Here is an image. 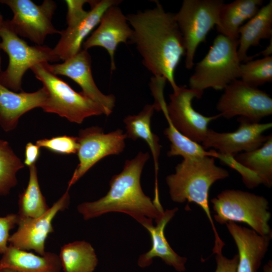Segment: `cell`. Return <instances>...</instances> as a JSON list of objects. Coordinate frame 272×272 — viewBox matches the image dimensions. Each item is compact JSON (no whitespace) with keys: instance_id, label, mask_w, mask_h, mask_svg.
<instances>
[{"instance_id":"1","label":"cell","mask_w":272,"mask_h":272,"mask_svg":"<svg viewBox=\"0 0 272 272\" xmlns=\"http://www.w3.org/2000/svg\"><path fill=\"white\" fill-rule=\"evenodd\" d=\"M155 3L153 9L126 16L132 30L128 42L135 45L147 70L154 77L164 78L174 91L179 87L175 71L185 54L184 41L175 14Z\"/></svg>"},{"instance_id":"2","label":"cell","mask_w":272,"mask_h":272,"mask_svg":"<svg viewBox=\"0 0 272 272\" xmlns=\"http://www.w3.org/2000/svg\"><path fill=\"white\" fill-rule=\"evenodd\" d=\"M150 158L147 152H140L131 160H127L122 171L111 178L110 189L100 199L84 202L77 207L84 219L88 220L109 212L129 215L141 225L149 219H156L164 212L143 192L141 176L144 166Z\"/></svg>"},{"instance_id":"3","label":"cell","mask_w":272,"mask_h":272,"mask_svg":"<svg viewBox=\"0 0 272 272\" xmlns=\"http://www.w3.org/2000/svg\"><path fill=\"white\" fill-rule=\"evenodd\" d=\"M228 171L216 164L209 156L185 159L178 164L174 173L168 175L166 181L171 199L176 202H194L205 212L215 236L213 249L215 254L222 252L224 242L220 237L211 214L209 193L217 181L229 177Z\"/></svg>"},{"instance_id":"4","label":"cell","mask_w":272,"mask_h":272,"mask_svg":"<svg viewBox=\"0 0 272 272\" xmlns=\"http://www.w3.org/2000/svg\"><path fill=\"white\" fill-rule=\"evenodd\" d=\"M238 46V39L217 35L207 54L196 63L189 79V88L202 93L208 88L224 90L239 79L241 62Z\"/></svg>"},{"instance_id":"5","label":"cell","mask_w":272,"mask_h":272,"mask_svg":"<svg viewBox=\"0 0 272 272\" xmlns=\"http://www.w3.org/2000/svg\"><path fill=\"white\" fill-rule=\"evenodd\" d=\"M46 63L36 64L30 69L46 92V99L41 108L44 112L56 114L78 124L88 117L105 114L101 106L81 92L73 90L67 83L52 73Z\"/></svg>"},{"instance_id":"6","label":"cell","mask_w":272,"mask_h":272,"mask_svg":"<svg viewBox=\"0 0 272 272\" xmlns=\"http://www.w3.org/2000/svg\"><path fill=\"white\" fill-rule=\"evenodd\" d=\"M214 218L220 224L244 223L261 235L271 234L268 202L263 196L241 190L226 189L211 200Z\"/></svg>"},{"instance_id":"7","label":"cell","mask_w":272,"mask_h":272,"mask_svg":"<svg viewBox=\"0 0 272 272\" xmlns=\"http://www.w3.org/2000/svg\"><path fill=\"white\" fill-rule=\"evenodd\" d=\"M0 49L9 56V64L0 72V84L14 92L22 90L25 73L34 65L41 62L60 60L53 49L47 46H30L16 34L4 21L0 30Z\"/></svg>"},{"instance_id":"8","label":"cell","mask_w":272,"mask_h":272,"mask_svg":"<svg viewBox=\"0 0 272 272\" xmlns=\"http://www.w3.org/2000/svg\"><path fill=\"white\" fill-rule=\"evenodd\" d=\"M222 0H184L175 18L185 49V66L191 69L199 45L219 21Z\"/></svg>"},{"instance_id":"9","label":"cell","mask_w":272,"mask_h":272,"mask_svg":"<svg viewBox=\"0 0 272 272\" xmlns=\"http://www.w3.org/2000/svg\"><path fill=\"white\" fill-rule=\"evenodd\" d=\"M8 6L13 13L6 21L10 28L19 36L27 38L37 45H42L48 35L59 34L52 23L56 5L52 0H45L37 5L31 0H0Z\"/></svg>"},{"instance_id":"10","label":"cell","mask_w":272,"mask_h":272,"mask_svg":"<svg viewBox=\"0 0 272 272\" xmlns=\"http://www.w3.org/2000/svg\"><path fill=\"white\" fill-rule=\"evenodd\" d=\"M216 108L221 116L229 119L236 116L259 122L272 114V98L266 92L239 79L229 84Z\"/></svg>"},{"instance_id":"11","label":"cell","mask_w":272,"mask_h":272,"mask_svg":"<svg viewBox=\"0 0 272 272\" xmlns=\"http://www.w3.org/2000/svg\"><path fill=\"white\" fill-rule=\"evenodd\" d=\"M203 93L185 86H179L170 94V102L165 101L160 106L167 120L181 134L198 143L204 140L208 130V124L221 116L220 114L207 116L193 108L192 101L200 98Z\"/></svg>"},{"instance_id":"12","label":"cell","mask_w":272,"mask_h":272,"mask_svg":"<svg viewBox=\"0 0 272 272\" xmlns=\"http://www.w3.org/2000/svg\"><path fill=\"white\" fill-rule=\"evenodd\" d=\"M77 137L79 163L69 182L67 189L102 159L122 152L127 138L120 129L105 133L98 126L81 129Z\"/></svg>"},{"instance_id":"13","label":"cell","mask_w":272,"mask_h":272,"mask_svg":"<svg viewBox=\"0 0 272 272\" xmlns=\"http://www.w3.org/2000/svg\"><path fill=\"white\" fill-rule=\"evenodd\" d=\"M238 121L240 125L233 132H219L209 128L202 146L205 149L214 148L221 156L228 157L261 147L268 137L263 133L272 127V123L253 122L242 117Z\"/></svg>"},{"instance_id":"14","label":"cell","mask_w":272,"mask_h":272,"mask_svg":"<svg viewBox=\"0 0 272 272\" xmlns=\"http://www.w3.org/2000/svg\"><path fill=\"white\" fill-rule=\"evenodd\" d=\"M69 190L67 189L42 216L33 219L19 218L18 229L9 237L10 244L24 250H33L40 255L45 254V241L54 231L52 221L59 212L64 210L69 205Z\"/></svg>"},{"instance_id":"15","label":"cell","mask_w":272,"mask_h":272,"mask_svg":"<svg viewBox=\"0 0 272 272\" xmlns=\"http://www.w3.org/2000/svg\"><path fill=\"white\" fill-rule=\"evenodd\" d=\"M48 70L55 75L66 76L78 84L81 92L99 104L105 115H109L115 106L113 95H105L98 89L94 80L91 70V58L88 50L82 49L73 56L61 63H46Z\"/></svg>"},{"instance_id":"16","label":"cell","mask_w":272,"mask_h":272,"mask_svg":"<svg viewBox=\"0 0 272 272\" xmlns=\"http://www.w3.org/2000/svg\"><path fill=\"white\" fill-rule=\"evenodd\" d=\"M97 28L84 41L82 47L88 50L93 47H101L110 57L111 71L116 69L114 54L121 43H126L131 36L132 30L126 16L117 5L109 8L102 16Z\"/></svg>"},{"instance_id":"17","label":"cell","mask_w":272,"mask_h":272,"mask_svg":"<svg viewBox=\"0 0 272 272\" xmlns=\"http://www.w3.org/2000/svg\"><path fill=\"white\" fill-rule=\"evenodd\" d=\"M221 161L236 169L248 188L260 184L272 185V135L261 147L254 150L238 153L234 157H224Z\"/></svg>"},{"instance_id":"18","label":"cell","mask_w":272,"mask_h":272,"mask_svg":"<svg viewBox=\"0 0 272 272\" xmlns=\"http://www.w3.org/2000/svg\"><path fill=\"white\" fill-rule=\"evenodd\" d=\"M120 3L116 0L90 1L91 9L81 20L67 25L60 31V38L53 50L60 60H65L78 53L87 36L97 26L110 7Z\"/></svg>"},{"instance_id":"19","label":"cell","mask_w":272,"mask_h":272,"mask_svg":"<svg viewBox=\"0 0 272 272\" xmlns=\"http://www.w3.org/2000/svg\"><path fill=\"white\" fill-rule=\"evenodd\" d=\"M178 208L167 209L155 220L156 225H153L152 219H149L142 225L149 232L151 241V248L146 253L140 255L138 264L141 267L151 265L153 259L159 257L167 265L171 266L179 272L186 270L187 258L179 255L171 247L164 233L166 226L174 216Z\"/></svg>"},{"instance_id":"20","label":"cell","mask_w":272,"mask_h":272,"mask_svg":"<svg viewBox=\"0 0 272 272\" xmlns=\"http://www.w3.org/2000/svg\"><path fill=\"white\" fill-rule=\"evenodd\" d=\"M238 251L237 272H259L269 246L271 234L261 235L251 228L228 222L226 224Z\"/></svg>"},{"instance_id":"21","label":"cell","mask_w":272,"mask_h":272,"mask_svg":"<svg viewBox=\"0 0 272 272\" xmlns=\"http://www.w3.org/2000/svg\"><path fill=\"white\" fill-rule=\"evenodd\" d=\"M46 97L43 87L34 92L17 93L0 84V126L5 132L14 130L23 114L43 107Z\"/></svg>"},{"instance_id":"22","label":"cell","mask_w":272,"mask_h":272,"mask_svg":"<svg viewBox=\"0 0 272 272\" xmlns=\"http://www.w3.org/2000/svg\"><path fill=\"white\" fill-rule=\"evenodd\" d=\"M3 268L16 272H60L62 268L59 257L54 253L37 255L10 244L0 259V269Z\"/></svg>"},{"instance_id":"23","label":"cell","mask_w":272,"mask_h":272,"mask_svg":"<svg viewBox=\"0 0 272 272\" xmlns=\"http://www.w3.org/2000/svg\"><path fill=\"white\" fill-rule=\"evenodd\" d=\"M239 35L238 56L241 62H245L252 59L247 55L251 47L259 45L261 40L272 38L271 0L240 28Z\"/></svg>"},{"instance_id":"24","label":"cell","mask_w":272,"mask_h":272,"mask_svg":"<svg viewBox=\"0 0 272 272\" xmlns=\"http://www.w3.org/2000/svg\"><path fill=\"white\" fill-rule=\"evenodd\" d=\"M262 0H236L222 6L217 30L220 34L239 39V30L259 11Z\"/></svg>"},{"instance_id":"25","label":"cell","mask_w":272,"mask_h":272,"mask_svg":"<svg viewBox=\"0 0 272 272\" xmlns=\"http://www.w3.org/2000/svg\"><path fill=\"white\" fill-rule=\"evenodd\" d=\"M154 104H147L137 115H128L124 118L127 138L133 141L139 139L144 140L149 146L154 159L155 171V194L159 193L157 175L158 159L161 145L158 137L154 133L151 127V118L155 110Z\"/></svg>"},{"instance_id":"26","label":"cell","mask_w":272,"mask_h":272,"mask_svg":"<svg viewBox=\"0 0 272 272\" xmlns=\"http://www.w3.org/2000/svg\"><path fill=\"white\" fill-rule=\"evenodd\" d=\"M59 257L64 272H93L98 264L94 248L85 241L64 245Z\"/></svg>"},{"instance_id":"27","label":"cell","mask_w":272,"mask_h":272,"mask_svg":"<svg viewBox=\"0 0 272 272\" xmlns=\"http://www.w3.org/2000/svg\"><path fill=\"white\" fill-rule=\"evenodd\" d=\"M18 208L19 219L36 218L49 209L40 189L35 165L29 167L28 185L19 195Z\"/></svg>"},{"instance_id":"28","label":"cell","mask_w":272,"mask_h":272,"mask_svg":"<svg viewBox=\"0 0 272 272\" xmlns=\"http://www.w3.org/2000/svg\"><path fill=\"white\" fill-rule=\"evenodd\" d=\"M167 122L168 126L164 129V134L171 143L168 157L180 156L185 159L209 156L220 159L218 152L206 151L202 146L181 134L169 120Z\"/></svg>"},{"instance_id":"29","label":"cell","mask_w":272,"mask_h":272,"mask_svg":"<svg viewBox=\"0 0 272 272\" xmlns=\"http://www.w3.org/2000/svg\"><path fill=\"white\" fill-rule=\"evenodd\" d=\"M24 167L9 143L0 139V196L8 194L17 185V173Z\"/></svg>"},{"instance_id":"30","label":"cell","mask_w":272,"mask_h":272,"mask_svg":"<svg viewBox=\"0 0 272 272\" xmlns=\"http://www.w3.org/2000/svg\"><path fill=\"white\" fill-rule=\"evenodd\" d=\"M240 75L241 81L254 87L271 82L272 56L241 63Z\"/></svg>"},{"instance_id":"31","label":"cell","mask_w":272,"mask_h":272,"mask_svg":"<svg viewBox=\"0 0 272 272\" xmlns=\"http://www.w3.org/2000/svg\"><path fill=\"white\" fill-rule=\"evenodd\" d=\"M36 144L40 148L63 155L76 154L79 147L77 137L66 135L40 139L36 141Z\"/></svg>"},{"instance_id":"32","label":"cell","mask_w":272,"mask_h":272,"mask_svg":"<svg viewBox=\"0 0 272 272\" xmlns=\"http://www.w3.org/2000/svg\"><path fill=\"white\" fill-rule=\"evenodd\" d=\"M18 221L17 214H9L5 217H0V254L6 251L10 236V231L18 224Z\"/></svg>"},{"instance_id":"33","label":"cell","mask_w":272,"mask_h":272,"mask_svg":"<svg viewBox=\"0 0 272 272\" xmlns=\"http://www.w3.org/2000/svg\"><path fill=\"white\" fill-rule=\"evenodd\" d=\"M87 0H66L65 1L67 7L66 14L67 25L74 23L86 16L88 11L83 9L84 5L90 3Z\"/></svg>"},{"instance_id":"34","label":"cell","mask_w":272,"mask_h":272,"mask_svg":"<svg viewBox=\"0 0 272 272\" xmlns=\"http://www.w3.org/2000/svg\"><path fill=\"white\" fill-rule=\"evenodd\" d=\"M217 263L215 272H237L238 261V254H235L232 258L224 256L222 252L216 254Z\"/></svg>"},{"instance_id":"35","label":"cell","mask_w":272,"mask_h":272,"mask_svg":"<svg viewBox=\"0 0 272 272\" xmlns=\"http://www.w3.org/2000/svg\"><path fill=\"white\" fill-rule=\"evenodd\" d=\"M40 155V148L31 142L27 144L25 149L24 164L30 167L35 165Z\"/></svg>"},{"instance_id":"36","label":"cell","mask_w":272,"mask_h":272,"mask_svg":"<svg viewBox=\"0 0 272 272\" xmlns=\"http://www.w3.org/2000/svg\"><path fill=\"white\" fill-rule=\"evenodd\" d=\"M272 38L270 39V42L269 44L267 46L266 49L263 50L261 54L263 55L264 57L268 56L271 55L272 52Z\"/></svg>"},{"instance_id":"37","label":"cell","mask_w":272,"mask_h":272,"mask_svg":"<svg viewBox=\"0 0 272 272\" xmlns=\"http://www.w3.org/2000/svg\"><path fill=\"white\" fill-rule=\"evenodd\" d=\"M264 272H272V262L270 260L263 267Z\"/></svg>"},{"instance_id":"38","label":"cell","mask_w":272,"mask_h":272,"mask_svg":"<svg viewBox=\"0 0 272 272\" xmlns=\"http://www.w3.org/2000/svg\"><path fill=\"white\" fill-rule=\"evenodd\" d=\"M4 21L3 20V17L1 13H0V30L2 28V26L3 25V24L4 23ZM1 58L0 56V72H1Z\"/></svg>"},{"instance_id":"39","label":"cell","mask_w":272,"mask_h":272,"mask_svg":"<svg viewBox=\"0 0 272 272\" xmlns=\"http://www.w3.org/2000/svg\"><path fill=\"white\" fill-rule=\"evenodd\" d=\"M0 272H16L15 270L10 268H3L0 269Z\"/></svg>"}]
</instances>
